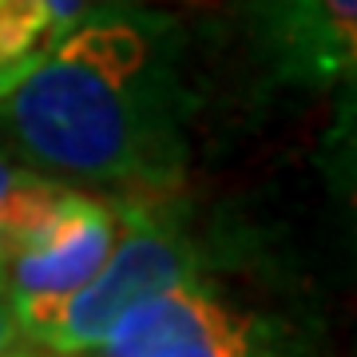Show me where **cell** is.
Masks as SVG:
<instances>
[{"label": "cell", "mask_w": 357, "mask_h": 357, "mask_svg": "<svg viewBox=\"0 0 357 357\" xmlns=\"http://www.w3.org/2000/svg\"><path fill=\"white\" fill-rule=\"evenodd\" d=\"M175 24L100 0L0 100V143L64 183L171 191L183 175Z\"/></svg>", "instance_id": "6da1fadb"}, {"label": "cell", "mask_w": 357, "mask_h": 357, "mask_svg": "<svg viewBox=\"0 0 357 357\" xmlns=\"http://www.w3.org/2000/svg\"><path fill=\"white\" fill-rule=\"evenodd\" d=\"M163 195L167 191H128L123 199H115L119 230L107 258L36 333L32 345L68 357H91L131 306L171 286L195 282L199 255Z\"/></svg>", "instance_id": "7a4b0ae2"}, {"label": "cell", "mask_w": 357, "mask_h": 357, "mask_svg": "<svg viewBox=\"0 0 357 357\" xmlns=\"http://www.w3.org/2000/svg\"><path fill=\"white\" fill-rule=\"evenodd\" d=\"M91 357H258V349L246 318L183 282L131 306Z\"/></svg>", "instance_id": "3957f363"}, {"label": "cell", "mask_w": 357, "mask_h": 357, "mask_svg": "<svg viewBox=\"0 0 357 357\" xmlns=\"http://www.w3.org/2000/svg\"><path fill=\"white\" fill-rule=\"evenodd\" d=\"M258 36L282 84H349L357 68V0H258Z\"/></svg>", "instance_id": "277c9868"}, {"label": "cell", "mask_w": 357, "mask_h": 357, "mask_svg": "<svg viewBox=\"0 0 357 357\" xmlns=\"http://www.w3.org/2000/svg\"><path fill=\"white\" fill-rule=\"evenodd\" d=\"M100 0H0V100Z\"/></svg>", "instance_id": "5b68a950"}, {"label": "cell", "mask_w": 357, "mask_h": 357, "mask_svg": "<svg viewBox=\"0 0 357 357\" xmlns=\"http://www.w3.org/2000/svg\"><path fill=\"white\" fill-rule=\"evenodd\" d=\"M24 167L16 163V155L0 143V278H4V211H8V191H13L16 175Z\"/></svg>", "instance_id": "8992f818"}, {"label": "cell", "mask_w": 357, "mask_h": 357, "mask_svg": "<svg viewBox=\"0 0 357 357\" xmlns=\"http://www.w3.org/2000/svg\"><path fill=\"white\" fill-rule=\"evenodd\" d=\"M16 342H20V326H16L13 306H8V298H4V290H0V354L13 349Z\"/></svg>", "instance_id": "52a82bcc"}, {"label": "cell", "mask_w": 357, "mask_h": 357, "mask_svg": "<svg viewBox=\"0 0 357 357\" xmlns=\"http://www.w3.org/2000/svg\"><path fill=\"white\" fill-rule=\"evenodd\" d=\"M0 357H68V354H52V349H48V354H13V349H4Z\"/></svg>", "instance_id": "ba28073f"}]
</instances>
